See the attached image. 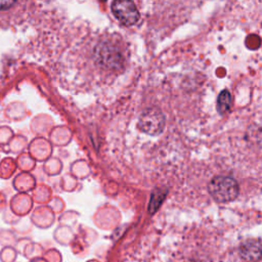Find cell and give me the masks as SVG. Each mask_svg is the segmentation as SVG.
<instances>
[{
    "mask_svg": "<svg viewBox=\"0 0 262 262\" xmlns=\"http://www.w3.org/2000/svg\"><path fill=\"white\" fill-rule=\"evenodd\" d=\"M211 196L218 203H226L234 200L239 191L235 179L229 176H215L208 185Z\"/></svg>",
    "mask_w": 262,
    "mask_h": 262,
    "instance_id": "1",
    "label": "cell"
},
{
    "mask_svg": "<svg viewBox=\"0 0 262 262\" xmlns=\"http://www.w3.org/2000/svg\"><path fill=\"white\" fill-rule=\"evenodd\" d=\"M94 58L97 63L108 70H119L124 61L120 48L108 41L97 44L94 49Z\"/></svg>",
    "mask_w": 262,
    "mask_h": 262,
    "instance_id": "2",
    "label": "cell"
},
{
    "mask_svg": "<svg viewBox=\"0 0 262 262\" xmlns=\"http://www.w3.org/2000/svg\"><path fill=\"white\" fill-rule=\"evenodd\" d=\"M138 127L146 134L158 135L165 127V117L157 107L146 108L139 118Z\"/></svg>",
    "mask_w": 262,
    "mask_h": 262,
    "instance_id": "3",
    "label": "cell"
},
{
    "mask_svg": "<svg viewBox=\"0 0 262 262\" xmlns=\"http://www.w3.org/2000/svg\"><path fill=\"white\" fill-rule=\"evenodd\" d=\"M112 11L116 18L125 26H132L139 18L137 7L132 1H114Z\"/></svg>",
    "mask_w": 262,
    "mask_h": 262,
    "instance_id": "4",
    "label": "cell"
},
{
    "mask_svg": "<svg viewBox=\"0 0 262 262\" xmlns=\"http://www.w3.org/2000/svg\"><path fill=\"white\" fill-rule=\"evenodd\" d=\"M239 254L247 261H258L262 257V245L255 239L246 241L239 247Z\"/></svg>",
    "mask_w": 262,
    "mask_h": 262,
    "instance_id": "5",
    "label": "cell"
},
{
    "mask_svg": "<svg viewBox=\"0 0 262 262\" xmlns=\"http://www.w3.org/2000/svg\"><path fill=\"white\" fill-rule=\"evenodd\" d=\"M232 105V97L228 90H222L217 98V110L221 115L228 113Z\"/></svg>",
    "mask_w": 262,
    "mask_h": 262,
    "instance_id": "6",
    "label": "cell"
},
{
    "mask_svg": "<svg viewBox=\"0 0 262 262\" xmlns=\"http://www.w3.org/2000/svg\"><path fill=\"white\" fill-rule=\"evenodd\" d=\"M166 194H167V189H165V188L154 189V191L151 192L150 202L148 205V211L150 214H154L159 209L162 202L165 200Z\"/></svg>",
    "mask_w": 262,
    "mask_h": 262,
    "instance_id": "7",
    "label": "cell"
},
{
    "mask_svg": "<svg viewBox=\"0 0 262 262\" xmlns=\"http://www.w3.org/2000/svg\"><path fill=\"white\" fill-rule=\"evenodd\" d=\"M16 2L15 1H0V10L8 9L12 5H14Z\"/></svg>",
    "mask_w": 262,
    "mask_h": 262,
    "instance_id": "8",
    "label": "cell"
}]
</instances>
